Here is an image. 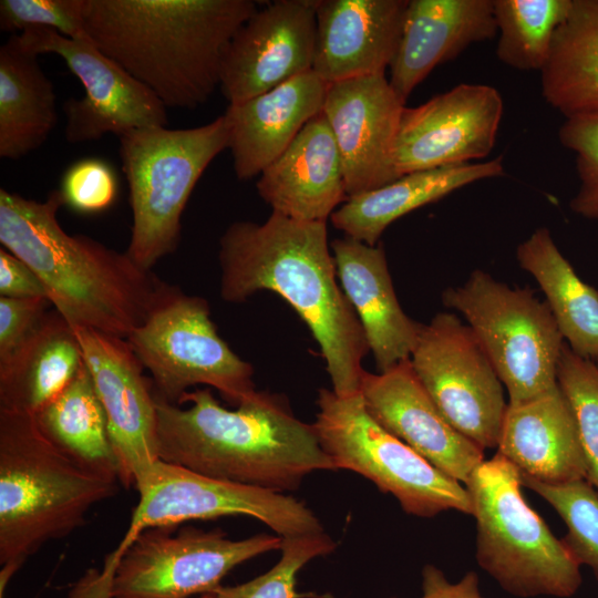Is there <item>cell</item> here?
Returning <instances> with one entry per match:
<instances>
[{"instance_id": "obj_28", "label": "cell", "mask_w": 598, "mask_h": 598, "mask_svg": "<svg viewBox=\"0 0 598 598\" xmlns=\"http://www.w3.org/2000/svg\"><path fill=\"white\" fill-rule=\"evenodd\" d=\"M58 121L52 82L18 34L0 48V157L19 159L41 147Z\"/></svg>"}, {"instance_id": "obj_44", "label": "cell", "mask_w": 598, "mask_h": 598, "mask_svg": "<svg viewBox=\"0 0 598 598\" xmlns=\"http://www.w3.org/2000/svg\"><path fill=\"white\" fill-rule=\"evenodd\" d=\"M596 364H597V367H598V360L596 361Z\"/></svg>"}, {"instance_id": "obj_37", "label": "cell", "mask_w": 598, "mask_h": 598, "mask_svg": "<svg viewBox=\"0 0 598 598\" xmlns=\"http://www.w3.org/2000/svg\"><path fill=\"white\" fill-rule=\"evenodd\" d=\"M558 137L576 157L579 187L570 208L584 218L598 220V115L566 117Z\"/></svg>"}, {"instance_id": "obj_19", "label": "cell", "mask_w": 598, "mask_h": 598, "mask_svg": "<svg viewBox=\"0 0 598 598\" xmlns=\"http://www.w3.org/2000/svg\"><path fill=\"white\" fill-rule=\"evenodd\" d=\"M360 394L380 426L453 480L465 484L485 460L484 450L456 431L440 412L410 359L384 372L364 370Z\"/></svg>"}, {"instance_id": "obj_35", "label": "cell", "mask_w": 598, "mask_h": 598, "mask_svg": "<svg viewBox=\"0 0 598 598\" xmlns=\"http://www.w3.org/2000/svg\"><path fill=\"white\" fill-rule=\"evenodd\" d=\"M334 540L324 532L282 538L281 557L267 573L240 585H220L215 598H298L297 574L310 560L331 554Z\"/></svg>"}, {"instance_id": "obj_7", "label": "cell", "mask_w": 598, "mask_h": 598, "mask_svg": "<svg viewBox=\"0 0 598 598\" xmlns=\"http://www.w3.org/2000/svg\"><path fill=\"white\" fill-rule=\"evenodd\" d=\"M133 224L126 254L152 268L175 251L182 215L198 179L225 148L224 115L192 128L154 126L118 137Z\"/></svg>"}, {"instance_id": "obj_17", "label": "cell", "mask_w": 598, "mask_h": 598, "mask_svg": "<svg viewBox=\"0 0 598 598\" xmlns=\"http://www.w3.org/2000/svg\"><path fill=\"white\" fill-rule=\"evenodd\" d=\"M83 361L105 410L122 486L159 460L156 401L151 379L126 339L74 329Z\"/></svg>"}, {"instance_id": "obj_10", "label": "cell", "mask_w": 598, "mask_h": 598, "mask_svg": "<svg viewBox=\"0 0 598 598\" xmlns=\"http://www.w3.org/2000/svg\"><path fill=\"white\" fill-rule=\"evenodd\" d=\"M126 340L150 372L155 395L172 404L198 384L237 406L257 393L252 367L219 337L202 297L174 287Z\"/></svg>"}, {"instance_id": "obj_13", "label": "cell", "mask_w": 598, "mask_h": 598, "mask_svg": "<svg viewBox=\"0 0 598 598\" xmlns=\"http://www.w3.org/2000/svg\"><path fill=\"white\" fill-rule=\"evenodd\" d=\"M410 361L447 422L483 450L496 448L508 403L468 324L455 313L435 315L422 324Z\"/></svg>"}, {"instance_id": "obj_34", "label": "cell", "mask_w": 598, "mask_h": 598, "mask_svg": "<svg viewBox=\"0 0 598 598\" xmlns=\"http://www.w3.org/2000/svg\"><path fill=\"white\" fill-rule=\"evenodd\" d=\"M557 382L573 410L587 465V481L598 491V367L564 344Z\"/></svg>"}, {"instance_id": "obj_42", "label": "cell", "mask_w": 598, "mask_h": 598, "mask_svg": "<svg viewBox=\"0 0 598 598\" xmlns=\"http://www.w3.org/2000/svg\"><path fill=\"white\" fill-rule=\"evenodd\" d=\"M12 576L13 574L12 573L10 574V571L8 573V570H4V569L0 570V598H4L6 587Z\"/></svg>"}, {"instance_id": "obj_20", "label": "cell", "mask_w": 598, "mask_h": 598, "mask_svg": "<svg viewBox=\"0 0 598 598\" xmlns=\"http://www.w3.org/2000/svg\"><path fill=\"white\" fill-rule=\"evenodd\" d=\"M409 0H317L312 71L328 84L385 74Z\"/></svg>"}, {"instance_id": "obj_1", "label": "cell", "mask_w": 598, "mask_h": 598, "mask_svg": "<svg viewBox=\"0 0 598 598\" xmlns=\"http://www.w3.org/2000/svg\"><path fill=\"white\" fill-rule=\"evenodd\" d=\"M220 296L241 302L260 290L282 297L318 342L332 391L360 392L368 342L336 280L326 221L297 220L272 212L261 224L236 221L219 239Z\"/></svg>"}, {"instance_id": "obj_43", "label": "cell", "mask_w": 598, "mask_h": 598, "mask_svg": "<svg viewBox=\"0 0 598 598\" xmlns=\"http://www.w3.org/2000/svg\"><path fill=\"white\" fill-rule=\"evenodd\" d=\"M198 598H215V596L213 594H207V595L199 596Z\"/></svg>"}, {"instance_id": "obj_21", "label": "cell", "mask_w": 598, "mask_h": 598, "mask_svg": "<svg viewBox=\"0 0 598 598\" xmlns=\"http://www.w3.org/2000/svg\"><path fill=\"white\" fill-rule=\"evenodd\" d=\"M328 86L311 70L247 101L228 104L223 115L238 179L259 176L286 151L322 111Z\"/></svg>"}, {"instance_id": "obj_29", "label": "cell", "mask_w": 598, "mask_h": 598, "mask_svg": "<svg viewBox=\"0 0 598 598\" xmlns=\"http://www.w3.org/2000/svg\"><path fill=\"white\" fill-rule=\"evenodd\" d=\"M516 258L539 285L567 346L579 357L597 361L598 292L578 277L549 229L537 228L518 245Z\"/></svg>"}, {"instance_id": "obj_40", "label": "cell", "mask_w": 598, "mask_h": 598, "mask_svg": "<svg viewBox=\"0 0 598 598\" xmlns=\"http://www.w3.org/2000/svg\"><path fill=\"white\" fill-rule=\"evenodd\" d=\"M0 297L47 298L35 272L4 248L0 249Z\"/></svg>"}, {"instance_id": "obj_15", "label": "cell", "mask_w": 598, "mask_h": 598, "mask_svg": "<svg viewBox=\"0 0 598 598\" xmlns=\"http://www.w3.org/2000/svg\"><path fill=\"white\" fill-rule=\"evenodd\" d=\"M503 112L499 92L476 83L458 84L419 106L404 107L394 148L398 175L486 157Z\"/></svg>"}, {"instance_id": "obj_3", "label": "cell", "mask_w": 598, "mask_h": 598, "mask_svg": "<svg viewBox=\"0 0 598 598\" xmlns=\"http://www.w3.org/2000/svg\"><path fill=\"white\" fill-rule=\"evenodd\" d=\"M155 401L164 462L279 493L297 489L312 472L336 470L313 424L297 419L278 395L257 391L235 410L209 388L186 392L178 405Z\"/></svg>"}, {"instance_id": "obj_32", "label": "cell", "mask_w": 598, "mask_h": 598, "mask_svg": "<svg viewBox=\"0 0 598 598\" xmlns=\"http://www.w3.org/2000/svg\"><path fill=\"white\" fill-rule=\"evenodd\" d=\"M573 0H493L496 55L520 71H542Z\"/></svg>"}, {"instance_id": "obj_30", "label": "cell", "mask_w": 598, "mask_h": 598, "mask_svg": "<svg viewBox=\"0 0 598 598\" xmlns=\"http://www.w3.org/2000/svg\"><path fill=\"white\" fill-rule=\"evenodd\" d=\"M540 85L545 101L565 117L598 115V0H573Z\"/></svg>"}, {"instance_id": "obj_6", "label": "cell", "mask_w": 598, "mask_h": 598, "mask_svg": "<svg viewBox=\"0 0 598 598\" xmlns=\"http://www.w3.org/2000/svg\"><path fill=\"white\" fill-rule=\"evenodd\" d=\"M463 485L476 523L475 559L502 589L522 598L578 591L580 565L528 505L509 461L496 452Z\"/></svg>"}, {"instance_id": "obj_38", "label": "cell", "mask_w": 598, "mask_h": 598, "mask_svg": "<svg viewBox=\"0 0 598 598\" xmlns=\"http://www.w3.org/2000/svg\"><path fill=\"white\" fill-rule=\"evenodd\" d=\"M64 205L80 214H96L110 208L117 195L113 167L101 158L89 157L73 163L59 188Z\"/></svg>"}, {"instance_id": "obj_41", "label": "cell", "mask_w": 598, "mask_h": 598, "mask_svg": "<svg viewBox=\"0 0 598 598\" xmlns=\"http://www.w3.org/2000/svg\"><path fill=\"white\" fill-rule=\"evenodd\" d=\"M420 598H486L480 588L478 575L470 570L458 581L451 582L435 565L422 568V596Z\"/></svg>"}, {"instance_id": "obj_12", "label": "cell", "mask_w": 598, "mask_h": 598, "mask_svg": "<svg viewBox=\"0 0 598 598\" xmlns=\"http://www.w3.org/2000/svg\"><path fill=\"white\" fill-rule=\"evenodd\" d=\"M134 486L138 502L123 544L147 528L225 516L256 518L282 538L324 532L315 513L293 496L213 478L162 460L143 471Z\"/></svg>"}, {"instance_id": "obj_11", "label": "cell", "mask_w": 598, "mask_h": 598, "mask_svg": "<svg viewBox=\"0 0 598 598\" xmlns=\"http://www.w3.org/2000/svg\"><path fill=\"white\" fill-rule=\"evenodd\" d=\"M147 528L107 557L111 598H190L218 588L236 566L281 548L282 537L234 540L219 528Z\"/></svg>"}, {"instance_id": "obj_14", "label": "cell", "mask_w": 598, "mask_h": 598, "mask_svg": "<svg viewBox=\"0 0 598 598\" xmlns=\"http://www.w3.org/2000/svg\"><path fill=\"white\" fill-rule=\"evenodd\" d=\"M21 44L39 55L54 53L80 80L84 94L63 104L64 135L70 143L168 123L165 104L143 83L110 59L90 39H70L50 29H28Z\"/></svg>"}, {"instance_id": "obj_4", "label": "cell", "mask_w": 598, "mask_h": 598, "mask_svg": "<svg viewBox=\"0 0 598 598\" xmlns=\"http://www.w3.org/2000/svg\"><path fill=\"white\" fill-rule=\"evenodd\" d=\"M257 9L252 0H85L84 22L99 50L166 107L193 110L220 84L226 49Z\"/></svg>"}, {"instance_id": "obj_31", "label": "cell", "mask_w": 598, "mask_h": 598, "mask_svg": "<svg viewBox=\"0 0 598 598\" xmlns=\"http://www.w3.org/2000/svg\"><path fill=\"white\" fill-rule=\"evenodd\" d=\"M34 417L45 437L72 461L120 482L107 416L84 363L66 388Z\"/></svg>"}, {"instance_id": "obj_2", "label": "cell", "mask_w": 598, "mask_h": 598, "mask_svg": "<svg viewBox=\"0 0 598 598\" xmlns=\"http://www.w3.org/2000/svg\"><path fill=\"white\" fill-rule=\"evenodd\" d=\"M59 189L43 202L0 189V243L39 277L51 307L73 328L127 339L174 288L127 254L66 233Z\"/></svg>"}, {"instance_id": "obj_24", "label": "cell", "mask_w": 598, "mask_h": 598, "mask_svg": "<svg viewBox=\"0 0 598 598\" xmlns=\"http://www.w3.org/2000/svg\"><path fill=\"white\" fill-rule=\"evenodd\" d=\"M337 276L363 329L379 372L410 359L421 323L402 310L383 246L346 236L331 244Z\"/></svg>"}, {"instance_id": "obj_26", "label": "cell", "mask_w": 598, "mask_h": 598, "mask_svg": "<svg viewBox=\"0 0 598 598\" xmlns=\"http://www.w3.org/2000/svg\"><path fill=\"white\" fill-rule=\"evenodd\" d=\"M503 174L502 156L482 163L412 172L377 189L349 197L333 212L331 223L346 236L374 246L386 227L403 215L468 184Z\"/></svg>"}, {"instance_id": "obj_9", "label": "cell", "mask_w": 598, "mask_h": 598, "mask_svg": "<svg viewBox=\"0 0 598 598\" xmlns=\"http://www.w3.org/2000/svg\"><path fill=\"white\" fill-rule=\"evenodd\" d=\"M461 313L493 363L508 403L534 398L557 383L564 338L545 301L528 288H512L476 269L442 293Z\"/></svg>"}, {"instance_id": "obj_23", "label": "cell", "mask_w": 598, "mask_h": 598, "mask_svg": "<svg viewBox=\"0 0 598 598\" xmlns=\"http://www.w3.org/2000/svg\"><path fill=\"white\" fill-rule=\"evenodd\" d=\"M272 212L292 219L326 221L348 199L340 153L321 111L256 184Z\"/></svg>"}, {"instance_id": "obj_16", "label": "cell", "mask_w": 598, "mask_h": 598, "mask_svg": "<svg viewBox=\"0 0 598 598\" xmlns=\"http://www.w3.org/2000/svg\"><path fill=\"white\" fill-rule=\"evenodd\" d=\"M317 0H277L257 9L231 38L220 87L229 104L247 101L312 70Z\"/></svg>"}, {"instance_id": "obj_27", "label": "cell", "mask_w": 598, "mask_h": 598, "mask_svg": "<svg viewBox=\"0 0 598 598\" xmlns=\"http://www.w3.org/2000/svg\"><path fill=\"white\" fill-rule=\"evenodd\" d=\"M74 329L54 309L0 362V410L35 415L61 393L83 365Z\"/></svg>"}, {"instance_id": "obj_18", "label": "cell", "mask_w": 598, "mask_h": 598, "mask_svg": "<svg viewBox=\"0 0 598 598\" xmlns=\"http://www.w3.org/2000/svg\"><path fill=\"white\" fill-rule=\"evenodd\" d=\"M404 104L385 74L329 84L322 112L340 153L348 198L400 177L394 148Z\"/></svg>"}, {"instance_id": "obj_36", "label": "cell", "mask_w": 598, "mask_h": 598, "mask_svg": "<svg viewBox=\"0 0 598 598\" xmlns=\"http://www.w3.org/2000/svg\"><path fill=\"white\" fill-rule=\"evenodd\" d=\"M84 10L85 0H1L0 28L12 34L42 28L70 39H90Z\"/></svg>"}, {"instance_id": "obj_33", "label": "cell", "mask_w": 598, "mask_h": 598, "mask_svg": "<svg viewBox=\"0 0 598 598\" xmlns=\"http://www.w3.org/2000/svg\"><path fill=\"white\" fill-rule=\"evenodd\" d=\"M520 482L560 516L567 527L563 543L598 581V491L587 480L549 484L520 474Z\"/></svg>"}, {"instance_id": "obj_39", "label": "cell", "mask_w": 598, "mask_h": 598, "mask_svg": "<svg viewBox=\"0 0 598 598\" xmlns=\"http://www.w3.org/2000/svg\"><path fill=\"white\" fill-rule=\"evenodd\" d=\"M47 298L0 297V362L14 353L42 321Z\"/></svg>"}, {"instance_id": "obj_8", "label": "cell", "mask_w": 598, "mask_h": 598, "mask_svg": "<svg viewBox=\"0 0 598 598\" xmlns=\"http://www.w3.org/2000/svg\"><path fill=\"white\" fill-rule=\"evenodd\" d=\"M313 423L336 470H348L396 498L404 513L433 517L446 511L472 515L465 486L386 432L367 411L359 393L339 396L321 389Z\"/></svg>"}, {"instance_id": "obj_25", "label": "cell", "mask_w": 598, "mask_h": 598, "mask_svg": "<svg viewBox=\"0 0 598 598\" xmlns=\"http://www.w3.org/2000/svg\"><path fill=\"white\" fill-rule=\"evenodd\" d=\"M496 448L520 474L536 481L587 480L575 416L558 382L526 401L508 403Z\"/></svg>"}, {"instance_id": "obj_22", "label": "cell", "mask_w": 598, "mask_h": 598, "mask_svg": "<svg viewBox=\"0 0 598 598\" xmlns=\"http://www.w3.org/2000/svg\"><path fill=\"white\" fill-rule=\"evenodd\" d=\"M495 34L493 0H409L389 82L405 103L435 66Z\"/></svg>"}, {"instance_id": "obj_5", "label": "cell", "mask_w": 598, "mask_h": 598, "mask_svg": "<svg viewBox=\"0 0 598 598\" xmlns=\"http://www.w3.org/2000/svg\"><path fill=\"white\" fill-rule=\"evenodd\" d=\"M117 481L66 456L32 414L0 410V565L18 570L45 544L85 523L87 512L113 496Z\"/></svg>"}]
</instances>
